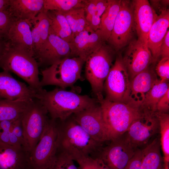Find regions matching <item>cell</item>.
<instances>
[{
    "mask_svg": "<svg viewBox=\"0 0 169 169\" xmlns=\"http://www.w3.org/2000/svg\"><path fill=\"white\" fill-rule=\"evenodd\" d=\"M57 124V152L63 153L74 161L86 156L96 157L101 143L93 139L72 115Z\"/></svg>",
    "mask_w": 169,
    "mask_h": 169,
    "instance_id": "obj_1",
    "label": "cell"
},
{
    "mask_svg": "<svg viewBox=\"0 0 169 169\" xmlns=\"http://www.w3.org/2000/svg\"><path fill=\"white\" fill-rule=\"evenodd\" d=\"M35 98L40 100L51 119L60 121L99 103L97 99L87 95L59 88L50 91L42 88L36 92Z\"/></svg>",
    "mask_w": 169,
    "mask_h": 169,
    "instance_id": "obj_2",
    "label": "cell"
},
{
    "mask_svg": "<svg viewBox=\"0 0 169 169\" xmlns=\"http://www.w3.org/2000/svg\"><path fill=\"white\" fill-rule=\"evenodd\" d=\"M38 65L36 59L29 54L8 45L0 56V68L20 77L36 92L42 89L39 78Z\"/></svg>",
    "mask_w": 169,
    "mask_h": 169,
    "instance_id": "obj_3",
    "label": "cell"
},
{
    "mask_svg": "<svg viewBox=\"0 0 169 169\" xmlns=\"http://www.w3.org/2000/svg\"><path fill=\"white\" fill-rule=\"evenodd\" d=\"M99 103L111 141L126 132L141 112L140 108L128 103L112 102L105 99L99 101Z\"/></svg>",
    "mask_w": 169,
    "mask_h": 169,
    "instance_id": "obj_4",
    "label": "cell"
},
{
    "mask_svg": "<svg viewBox=\"0 0 169 169\" xmlns=\"http://www.w3.org/2000/svg\"><path fill=\"white\" fill-rule=\"evenodd\" d=\"M116 52L106 43L90 55L85 62V77L99 101L102 100L104 85L112 64Z\"/></svg>",
    "mask_w": 169,
    "mask_h": 169,
    "instance_id": "obj_5",
    "label": "cell"
},
{
    "mask_svg": "<svg viewBox=\"0 0 169 169\" xmlns=\"http://www.w3.org/2000/svg\"><path fill=\"white\" fill-rule=\"evenodd\" d=\"M85 62L78 57L64 59L41 71V86L52 85L65 89L82 79L81 72Z\"/></svg>",
    "mask_w": 169,
    "mask_h": 169,
    "instance_id": "obj_6",
    "label": "cell"
},
{
    "mask_svg": "<svg viewBox=\"0 0 169 169\" xmlns=\"http://www.w3.org/2000/svg\"><path fill=\"white\" fill-rule=\"evenodd\" d=\"M48 112L40 100L30 102L21 119L23 131V147L29 154L35 148L49 120Z\"/></svg>",
    "mask_w": 169,
    "mask_h": 169,
    "instance_id": "obj_7",
    "label": "cell"
},
{
    "mask_svg": "<svg viewBox=\"0 0 169 169\" xmlns=\"http://www.w3.org/2000/svg\"><path fill=\"white\" fill-rule=\"evenodd\" d=\"M49 119L38 143L30 153L31 169H48L53 164L57 152V123Z\"/></svg>",
    "mask_w": 169,
    "mask_h": 169,
    "instance_id": "obj_8",
    "label": "cell"
},
{
    "mask_svg": "<svg viewBox=\"0 0 169 169\" xmlns=\"http://www.w3.org/2000/svg\"><path fill=\"white\" fill-rule=\"evenodd\" d=\"M136 33L132 2L121 0L120 10L107 42L116 52L127 46L134 39Z\"/></svg>",
    "mask_w": 169,
    "mask_h": 169,
    "instance_id": "obj_9",
    "label": "cell"
},
{
    "mask_svg": "<svg viewBox=\"0 0 169 169\" xmlns=\"http://www.w3.org/2000/svg\"><path fill=\"white\" fill-rule=\"evenodd\" d=\"M131 79L119 53L105 81L104 89L109 101L127 103Z\"/></svg>",
    "mask_w": 169,
    "mask_h": 169,
    "instance_id": "obj_10",
    "label": "cell"
},
{
    "mask_svg": "<svg viewBox=\"0 0 169 169\" xmlns=\"http://www.w3.org/2000/svg\"><path fill=\"white\" fill-rule=\"evenodd\" d=\"M111 141L108 145L101 147L97 157L109 169H125L137 148L131 144L125 133Z\"/></svg>",
    "mask_w": 169,
    "mask_h": 169,
    "instance_id": "obj_11",
    "label": "cell"
},
{
    "mask_svg": "<svg viewBox=\"0 0 169 169\" xmlns=\"http://www.w3.org/2000/svg\"><path fill=\"white\" fill-rule=\"evenodd\" d=\"M141 109L140 116L133 121L125 133L127 140L136 148L147 143L159 131V121L156 112Z\"/></svg>",
    "mask_w": 169,
    "mask_h": 169,
    "instance_id": "obj_12",
    "label": "cell"
},
{
    "mask_svg": "<svg viewBox=\"0 0 169 169\" xmlns=\"http://www.w3.org/2000/svg\"><path fill=\"white\" fill-rule=\"evenodd\" d=\"M72 116L95 141L102 143L111 141L103 120L100 105L98 103L75 113Z\"/></svg>",
    "mask_w": 169,
    "mask_h": 169,
    "instance_id": "obj_13",
    "label": "cell"
},
{
    "mask_svg": "<svg viewBox=\"0 0 169 169\" xmlns=\"http://www.w3.org/2000/svg\"><path fill=\"white\" fill-rule=\"evenodd\" d=\"M122 58L131 80L147 69L152 61L147 45L138 39L130 43Z\"/></svg>",
    "mask_w": 169,
    "mask_h": 169,
    "instance_id": "obj_14",
    "label": "cell"
},
{
    "mask_svg": "<svg viewBox=\"0 0 169 169\" xmlns=\"http://www.w3.org/2000/svg\"><path fill=\"white\" fill-rule=\"evenodd\" d=\"M106 41L99 30L94 31L89 27L75 36L69 43L70 57H78L85 62L92 54Z\"/></svg>",
    "mask_w": 169,
    "mask_h": 169,
    "instance_id": "obj_15",
    "label": "cell"
},
{
    "mask_svg": "<svg viewBox=\"0 0 169 169\" xmlns=\"http://www.w3.org/2000/svg\"><path fill=\"white\" fill-rule=\"evenodd\" d=\"M69 43L49 31L48 37L35 58L38 65H51L66 58H70Z\"/></svg>",
    "mask_w": 169,
    "mask_h": 169,
    "instance_id": "obj_16",
    "label": "cell"
},
{
    "mask_svg": "<svg viewBox=\"0 0 169 169\" xmlns=\"http://www.w3.org/2000/svg\"><path fill=\"white\" fill-rule=\"evenodd\" d=\"M36 92L14 78L10 72H0V99L29 102L35 98Z\"/></svg>",
    "mask_w": 169,
    "mask_h": 169,
    "instance_id": "obj_17",
    "label": "cell"
},
{
    "mask_svg": "<svg viewBox=\"0 0 169 169\" xmlns=\"http://www.w3.org/2000/svg\"><path fill=\"white\" fill-rule=\"evenodd\" d=\"M157 76L152 67L147 69L131 80L127 103L140 108Z\"/></svg>",
    "mask_w": 169,
    "mask_h": 169,
    "instance_id": "obj_18",
    "label": "cell"
},
{
    "mask_svg": "<svg viewBox=\"0 0 169 169\" xmlns=\"http://www.w3.org/2000/svg\"><path fill=\"white\" fill-rule=\"evenodd\" d=\"M138 39L147 45L149 31L158 15L147 0L132 1Z\"/></svg>",
    "mask_w": 169,
    "mask_h": 169,
    "instance_id": "obj_19",
    "label": "cell"
},
{
    "mask_svg": "<svg viewBox=\"0 0 169 169\" xmlns=\"http://www.w3.org/2000/svg\"><path fill=\"white\" fill-rule=\"evenodd\" d=\"M31 27V24L27 21H14L4 40L11 47L24 51L34 57Z\"/></svg>",
    "mask_w": 169,
    "mask_h": 169,
    "instance_id": "obj_20",
    "label": "cell"
},
{
    "mask_svg": "<svg viewBox=\"0 0 169 169\" xmlns=\"http://www.w3.org/2000/svg\"><path fill=\"white\" fill-rule=\"evenodd\" d=\"M29 155L23 146L0 141V169H31Z\"/></svg>",
    "mask_w": 169,
    "mask_h": 169,
    "instance_id": "obj_21",
    "label": "cell"
},
{
    "mask_svg": "<svg viewBox=\"0 0 169 169\" xmlns=\"http://www.w3.org/2000/svg\"><path fill=\"white\" fill-rule=\"evenodd\" d=\"M169 10H162L149 32L147 45L152 58V64H155L160 58V49L163 40L169 30Z\"/></svg>",
    "mask_w": 169,
    "mask_h": 169,
    "instance_id": "obj_22",
    "label": "cell"
},
{
    "mask_svg": "<svg viewBox=\"0 0 169 169\" xmlns=\"http://www.w3.org/2000/svg\"><path fill=\"white\" fill-rule=\"evenodd\" d=\"M44 0H9L7 10L15 21L24 20L31 24L44 10Z\"/></svg>",
    "mask_w": 169,
    "mask_h": 169,
    "instance_id": "obj_23",
    "label": "cell"
},
{
    "mask_svg": "<svg viewBox=\"0 0 169 169\" xmlns=\"http://www.w3.org/2000/svg\"><path fill=\"white\" fill-rule=\"evenodd\" d=\"M34 57L47 40L49 35V20L46 11L43 10L31 23Z\"/></svg>",
    "mask_w": 169,
    "mask_h": 169,
    "instance_id": "obj_24",
    "label": "cell"
},
{
    "mask_svg": "<svg viewBox=\"0 0 169 169\" xmlns=\"http://www.w3.org/2000/svg\"><path fill=\"white\" fill-rule=\"evenodd\" d=\"M160 138L158 137L142 151L141 169H161L163 158Z\"/></svg>",
    "mask_w": 169,
    "mask_h": 169,
    "instance_id": "obj_25",
    "label": "cell"
},
{
    "mask_svg": "<svg viewBox=\"0 0 169 169\" xmlns=\"http://www.w3.org/2000/svg\"><path fill=\"white\" fill-rule=\"evenodd\" d=\"M49 20V31L67 42L74 38L72 32L64 15L55 11H46Z\"/></svg>",
    "mask_w": 169,
    "mask_h": 169,
    "instance_id": "obj_26",
    "label": "cell"
},
{
    "mask_svg": "<svg viewBox=\"0 0 169 169\" xmlns=\"http://www.w3.org/2000/svg\"><path fill=\"white\" fill-rule=\"evenodd\" d=\"M31 101H16L0 99V121L15 120L22 118Z\"/></svg>",
    "mask_w": 169,
    "mask_h": 169,
    "instance_id": "obj_27",
    "label": "cell"
},
{
    "mask_svg": "<svg viewBox=\"0 0 169 169\" xmlns=\"http://www.w3.org/2000/svg\"><path fill=\"white\" fill-rule=\"evenodd\" d=\"M108 6L102 15L99 29L107 41L120 9L121 0H108Z\"/></svg>",
    "mask_w": 169,
    "mask_h": 169,
    "instance_id": "obj_28",
    "label": "cell"
},
{
    "mask_svg": "<svg viewBox=\"0 0 169 169\" xmlns=\"http://www.w3.org/2000/svg\"><path fill=\"white\" fill-rule=\"evenodd\" d=\"M169 89L167 81L161 82L157 78L146 95L140 108L156 112L158 101Z\"/></svg>",
    "mask_w": 169,
    "mask_h": 169,
    "instance_id": "obj_29",
    "label": "cell"
},
{
    "mask_svg": "<svg viewBox=\"0 0 169 169\" xmlns=\"http://www.w3.org/2000/svg\"><path fill=\"white\" fill-rule=\"evenodd\" d=\"M61 13L65 16L74 37L90 27L83 8H74Z\"/></svg>",
    "mask_w": 169,
    "mask_h": 169,
    "instance_id": "obj_30",
    "label": "cell"
},
{
    "mask_svg": "<svg viewBox=\"0 0 169 169\" xmlns=\"http://www.w3.org/2000/svg\"><path fill=\"white\" fill-rule=\"evenodd\" d=\"M159 123L161 147L166 166L169 161V115L167 113L156 111Z\"/></svg>",
    "mask_w": 169,
    "mask_h": 169,
    "instance_id": "obj_31",
    "label": "cell"
},
{
    "mask_svg": "<svg viewBox=\"0 0 169 169\" xmlns=\"http://www.w3.org/2000/svg\"><path fill=\"white\" fill-rule=\"evenodd\" d=\"M84 0H44V10L46 11L66 12L74 8H84Z\"/></svg>",
    "mask_w": 169,
    "mask_h": 169,
    "instance_id": "obj_32",
    "label": "cell"
},
{
    "mask_svg": "<svg viewBox=\"0 0 169 169\" xmlns=\"http://www.w3.org/2000/svg\"><path fill=\"white\" fill-rule=\"evenodd\" d=\"M108 3V0H97L96 5L91 13L90 27L95 31L99 28L101 18Z\"/></svg>",
    "mask_w": 169,
    "mask_h": 169,
    "instance_id": "obj_33",
    "label": "cell"
},
{
    "mask_svg": "<svg viewBox=\"0 0 169 169\" xmlns=\"http://www.w3.org/2000/svg\"><path fill=\"white\" fill-rule=\"evenodd\" d=\"M78 169H109L103 161L98 157L86 156L76 160Z\"/></svg>",
    "mask_w": 169,
    "mask_h": 169,
    "instance_id": "obj_34",
    "label": "cell"
},
{
    "mask_svg": "<svg viewBox=\"0 0 169 169\" xmlns=\"http://www.w3.org/2000/svg\"><path fill=\"white\" fill-rule=\"evenodd\" d=\"M71 157L61 152H57L55 160L48 169H78Z\"/></svg>",
    "mask_w": 169,
    "mask_h": 169,
    "instance_id": "obj_35",
    "label": "cell"
},
{
    "mask_svg": "<svg viewBox=\"0 0 169 169\" xmlns=\"http://www.w3.org/2000/svg\"><path fill=\"white\" fill-rule=\"evenodd\" d=\"M14 21L7 10L0 11V39H4L11 25Z\"/></svg>",
    "mask_w": 169,
    "mask_h": 169,
    "instance_id": "obj_36",
    "label": "cell"
},
{
    "mask_svg": "<svg viewBox=\"0 0 169 169\" xmlns=\"http://www.w3.org/2000/svg\"><path fill=\"white\" fill-rule=\"evenodd\" d=\"M155 72L161 81H167L169 80V57L161 59L156 66Z\"/></svg>",
    "mask_w": 169,
    "mask_h": 169,
    "instance_id": "obj_37",
    "label": "cell"
},
{
    "mask_svg": "<svg viewBox=\"0 0 169 169\" xmlns=\"http://www.w3.org/2000/svg\"><path fill=\"white\" fill-rule=\"evenodd\" d=\"M13 121L5 120L0 121V141L9 144V137Z\"/></svg>",
    "mask_w": 169,
    "mask_h": 169,
    "instance_id": "obj_38",
    "label": "cell"
},
{
    "mask_svg": "<svg viewBox=\"0 0 169 169\" xmlns=\"http://www.w3.org/2000/svg\"><path fill=\"white\" fill-rule=\"evenodd\" d=\"M142 151L137 148L125 169H141Z\"/></svg>",
    "mask_w": 169,
    "mask_h": 169,
    "instance_id": "obj_39",
    "label": "cell"
},
{
    "mask_svg": "<svg viewBox=\"0 0 169 169\" xmlns=\"http://www.w3.org/2000/svg\"><path fill=\"white\" fill-rule=\"evenodd\" d=\"M169 109V89L158 101L156 105V111L167 113Z\"/></svg>",
    "mask_w": 169,
    "mask_h": 169,
    "instance_id": "obj_40",
    "label": "cell"
},
{
    "mask_svg": "<svg viewBox=\"0 0 169 169\" xmlns=\"http://www.w3.org/2000/svg\"><path fill=\"white\" fill-rule=\"evenodd\" d=\"M21 119L20 118L13 121L11 131L21 141L23 146V135Z\"/></svg>",
    "mask_w": 169,
    "mask_h": 169,
    "instance_id": "obj_41",
    "label": "cell"
},
{
    "mask_svg": "<svg viewBox=\"0 0 169 169\" xmlns=\"http://www.w3.org/2000/svg\"><path fill=\"white\" fill-rule=\"evenodd\" d=\"M161 59L169 57V31H167L160 49V57Z\"/></svg>",
    "mask_w": 169,
    "mask_h": 169,
    "instance_id": "obj_42",
    "label": "cell"
},
{
    "mask_svg": "<svg viewBox=\"0 0 169 169\" xmlns=\"http://www.w3.org/2000/svg\"><path fill=\"white\" fill-rule=\"evenodd\" d=\"M9 3V0H0V11L7 9Z\"/></svg>",
    "mask_w": 169,
    "mask_h": 169,
    "instance_id": "obj_43",
    "label": "cell"
},
{
    "mask_svg": "<svg viewBox=\"0 0 169 169\" xmlns=\"http://www.w3.org/2000/svg\"><path fill=\"white\" fill-rule=\"evenodd\" d=\"M6 45V41L4 39H0V56Z\"/></svg>",
    "mask_w": 169,
    "mask_h": 169,
    "instance_id": "obj_44",
    "label": "cell"
},
{
    "mask_svg": "<svg viewBox=\"0 0 169 169\" xmlns=\"http://www.w3.org/2000/svg\"><path fill=\"white\" fill-rule=\"evenodd\" d=\"M165 169H168V166H166Z\"/></svg>",
    "mask_w": 169,
    "mask_h": 169,
    "instance_id": "obj_45",
    "label": "cell"
}]
</instances>
